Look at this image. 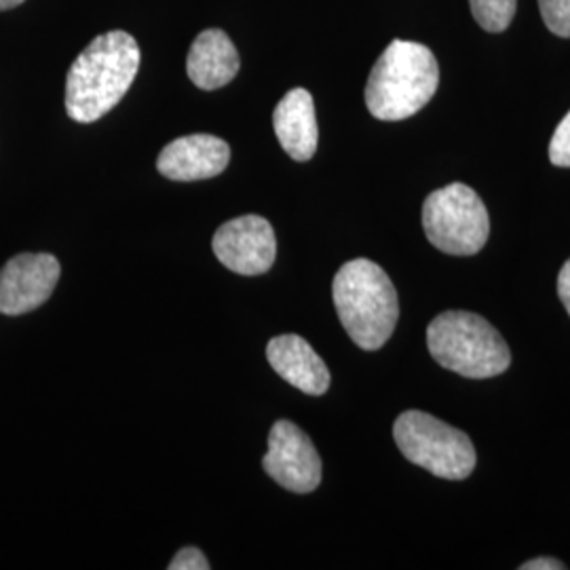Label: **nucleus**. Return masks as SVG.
I'll use <instances>...</instances> for the list:
<instances>
[{"mask_svg": "<svg viewBox=\"0 0 570 570\" xmlns=\"http://www.w3.org/2000/svg\"><path fill=\"white\" fill-rule=\"evenodd\" d=\"M140 47L122 30L89 42L68 70L66 112L72 121L96 122L110 112L140 70Z\"/></svg>", "mask_w": 570, "mask_h": 570, "instance_id": "1", "label": "nucleus"}, {"mask_svg": "<svg viewBox=\"0 0 570 570\" xmlns=\"http://www.w3.org/2000/svg\"><path fill=\"white\" fill-rule=\"evenodd\" d=\"M438 85L440 66L433 51L421 42L397 39L367 77V110L381 121H404L431 102Z\"/></svg>", "mask_w": 570, "mask_h": 570, "instance_id": "2", "label": "nucleus"}, {"mask_svg": "<svg viewBox=\"0 0 570 570\" xmlns=\"http://www.w3.org/2000/svg\"><path fill=\"white\" fill-rule=\"evenodd\" d=\"M332 298L346 334L364 351L381 348L397 326L395 285L381 266L367 258L341 266L332 284Z\"/></svg>", "mask_w": 570, "mask_h": 570, "instance_id": "3", "label": "nucleus"}, {"mask_svg": "<svg viewBox=\"0 0 570 570\" xmlns=\"http://www.w3.org/2000/svg\"><path fill=\"white\" fill-rule=\"evenodd\" d=\"M431 357L468 379H492L511 364L510 346L489 322L468 311H446L428 327Z\"/></svg>", "mask_w": 570, "mask_h": 570, "instance_id": "4", "label": "nucleus"}, {"mask_svg": "<svg viewBox=\"0 0 570 570\" xmlns=\"http://www.w3.org/2000/svg\"><path fill=\"white\" fill-rule=\"evenodd\" d=\"M393 438L410 463L442 480H465L475 469V449L468 435L421 410L397 416Z\"/></svg>", "mask_w": 570, "mask_h": 570, "instance_id": "5", "label": "nucleus"}, {"mask_svg": "<svg viewBox=\"0 0 570 570\" xmlns=\"http://www.w3.org/2000/svg\"><path fill=\"white\" fill-rule=\"evenodd\" d=\"M423 228L429 244L440 252L473 256L489 242V209L468 184L452 183L425 199Z\"/></svg>", "mask_w": 570, "mask_h": 570, "instance_id": "6", "label": "nucleus"}, {"mask_svg": "<svg viewBox=\"0 0 570 570\" xmlns=\"http://www.w3.org/2000/svg\"><path fill=\"white\" fill-rule=\"evenodd\" d=\"M266 473L285 490L313 492L322 484V459L305 431L289 421H277L268 433Z\"/></svg>", "mask_w": 570, "mask_h": 570, "instance_id": "7", "label": "nucleus"}, {"mask_svg": "<svg viewBox=\"0 0 570 570\" xmlns=\"http://www.w3.org/2000/svg\"><path fill=\"white\" fill-rule=\"evenodd\" d=\"M214 254L223 265L245 277L263 275L277 256V239L263 216H242L228 220L214 235Z\"/></svg>", "mask_w": 570, "mask_h": 570, "instance_id": "8", "label": "nucleus"}, {"mask_svg": "<svg viewBox=\"0 0 570 570\" xmlns=\"http://www.w3.org/2000/svg\"><path fill=\"white\" fill-rule=\"evenodd\" d=\"M61 266L51 254H18L0 268V313L23 315L45 305L60 282Z\"/></svg>", "mask_w": 570, "mask_h": 570, "instance_id": "9", "label": "nucleus"}, {"mask_svg": "<svg viewBox=\"0 0 570 570\" xmlns=\"http://www.w3.org/2000/svg\"><path fill=\"white\" fill-rule=\"evenodd\" d=\"M230 161V148L225 140L209 134H193L167 144L157 169L176 183L209 180L225 171Z\"/></svg>", "mask_w": 570, "mask_h": 570, "instance_id": "10", "label": "nucleus"}, {"mask_svg": "<svg viewBox=\"0 0 570 570\" xmlns=\"http://www.w3.org/2000/svg\"><path fill=\"white\" fill-rule=\"evenodd\" d=\"M266 360L285 383L306 395H324L330 389V370L303 336L284 334L271 338Z\"/></svg>", "mask_w": 570, "mask_h": 570, "instance_id": "11", "label": "nucleus"}, {"mask_svg": "<svg viewBox=\"0 0 570 570\" xmlns=\"http://www.w3.org/2000/svg\"><path fill=\"white\" fill-rule=\"evenodd\" d=\"M273 127L282 148L294 161L305 164L313 159L317 150L320 129L315 119L313 96L306 89L296 87L285 94L273 112Z\"/></svg>", "mask_w": 570, "mask_h": 570, "instance_id": "12", "label": "nucleus"}, {"mask_svg": "<svg viewBox=\"0 0 570 570\" xmlns=\"http://www.w3.org/2000/svg\"><path fill=\"white\" fill-rule=\"evenodd\" d=\"M188 79L199 89L214 91L233 81L239 72L237 47L223 30H204L190 45L186 60Z\"/></svg>", "mask_w": 570, "mask_h": 570, "instance_id": "13", "label": "nucleus"}, {"mask_svg": "<svg viewBox=\"0 0 570 570\" xmlns=\"http://www.w3.org/2000/svg\"><path fill=\"white\" fill-rule=\"evenodd\" d=\"M471 13L487 32H503L515 16L518 0H469Z\"/></svg>", "mask_w": 570, "mask_h": 570, "instance_id": "14", "label": "nucleus"}, {"mask_svg": "<svg viewBox=\"0 0 570 570\" xmlns=\"http://www.w3.org/2000/svg\"><path fill=\"white\" fill-rule=\"evenodd\" d=\"M539 9L550 32L570 39V0H539Z\"/></svg>", "mask_w": 570, "mask_h": 570, "instance_id": "15", "label": "nucleus"}, {"mask_svg": "<svg viewBox=\"0 0 570 570\" xmlns=\"http://www.w3.org/2000/svg\"><path fill=\"white\" fill-rule=\"evenodd\" d=\"M550 161L556 167H570V112L551 136Z\"/></svg>", "mask_w": 570, "mask_h": 570, "instance_id": "16", "label": "nucleus"}, {"mask_svg": "<svg viewBox=\"0 0 570 570\" xmlns=\"http://www.w3.org/2000/svg\"><path fill=\"white\" fill-rule=\"evenodd\" d=\"M169 570H207L209 562L204 556V551L197 548H184L174 556V560L169 562Z\"/></svg>", "mask_w": 570, "mask_h": 570, "instance_id": "17", "label": "nucleus"}, {"mask_svg": "<svg viewBox=\"0 0 570 570\" xmlns=\"http://www.w3.org/2000/svg\"><path fill=\"white\" fill-rule=\"evenodd\" d=\"M558 296H560L562 305L570 315V258L564 263L560 275H558Z\"/></svg>", "mask_w": 570, "mask_h": 570, "instance_id": "18", "label": "nucleus"}, {"mask_svg": "<svg viewBox=\"0 0 570 570\" xmlns=\"http://www.w3.org/2000/svg\"><path fill=\"white\" fill-rule=\"evenodd\" d=\"M567 569L562 562L553 560V558H537L530 560L527 564H522V570H562Z\"/></svg>", "mask_w": 570, "mask_h": 570, "instance_id": "19", "label": "nucleus"}, {"mask_svg": "<svg viewBox=\"0 0 570 570\" xmlns=\"http://www.w3.org/2000/svg\"><path fill=\"white\" fill-rule=\"evenodd\" d=\"M23 0H0V11H7V9H13V7H20Z\"/></svg>", "mask_w": 570, "mask_h": 570, "instance_id": "20", "label": "nucleus"}]
</instances>
